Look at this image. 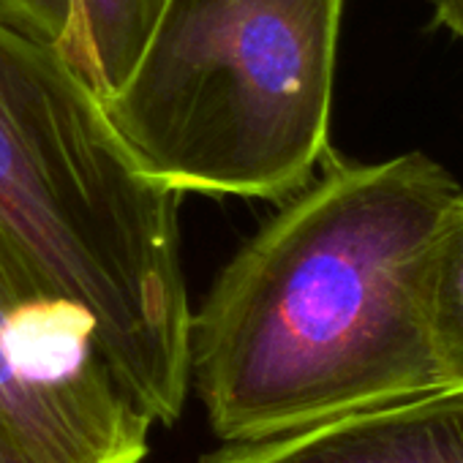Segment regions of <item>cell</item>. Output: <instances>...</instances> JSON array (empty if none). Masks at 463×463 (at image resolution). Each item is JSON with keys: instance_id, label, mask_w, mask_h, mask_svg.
Returning <instances> with one entry per match:
<instances>
[{"instance_id": "obj_7", "label": "cell", "mask_w": 463, "mask_h": 463, "mask_svg": "<svg viewBox=\"0 0 463 463\" xmlns=\"http://www.w3.org/2000/svg\"><path fill=\"white\" fill-rule=\"evenodd\" d=\"M425 319L447 387H463V191L444 210L425 251Z\"/></svg>"}, {"instance_id": "obj_8", "label": "cell", "mask_w": 463, "mask_h": 463, "mask_svg": "<svg viewBox=\"0 0 463 463\" xmlns=\"http://www.w3.org/2000/svg\"><path fill=\"white\" fill-rule=\"evenodd\" d=\"M436 25L463 42V0H436Z\"/></svg>"}, {"instance_id": "obj_3", "label": "cell", "mask_w": 463, "mask_h": 463, "mask_svg": "<svg viewBox=\"0 0 463 463\" xmlns=\"http://www.w3.org/2000/svg\"><path fill=\"white\" fill-rule=\"evenodd\" d=\"M344 0H164L104 112L175 194L289 199L330 153Z\"/></svg>"}, {"instance_id": "obj_5", "label": "cell", "mask_w": 463, "mask_h": 463, "mask_svg": "<svg viewBox=\"0 0 463 463\" xmlns=\"http://www.w3.org/2000/svg\"><path fill=\"white\" fill-rule=\"evenodd\" d=\"M199 463H463V387L357 409L257 441H221Z\"/></svg>"}, {"instance_id": "obj_2", "label": "cell", "mask_w": 463, "mask_h": 463, "mask_svg": "<svg viewBox=\"0 0 463 463\" xmlns=\"http://www.w3.org/2000/svg\"><path fill=\"white\" fill-rule=\"evenodd\" d=\"M177 207L180 194L134 164L101 96L0 25V238L93 317L109 368L166 428L191 387Z\"/></svg>"}, {"instance_id": "obj_4", "label": "cell", "mask_w": 463, "mask_h": 463, "mask_svg": "<svg viewBox=\"0 0 463 463\" xmlns=\"http://www.w3.org/2000/svg\"><path fill=\"white\" fill-rule=\"evenodd\" d=\"M153 425L93 317L0 238V463H142Z\"/></svg>"}, {"instance_id": "obj_1", "label": "cell", "mask_w": 463, "mask_h": 463, "mask_svg": "<svg viewBox=\"0 0 463 463\" xmlns=\"http://www.w3.org/2000/svg\"><path fill=\"white\" fill-rule=\"evenodd\" d=\"M191 317V387L221 441H257L444 390L425 251L460 194L422 153L325 156Z\"/></svg>"}, {"instance_id": "obj_6", "label": "cell", "mask_w": 463, "mask_h": 463, "mask_svg": "<svg viewBox=\"0 0 463 463\" xmlns=\"http://www.w3.org/2000/svg\"><path fill=\"white\" fill-rule=\"evenodd\" d=\"M164 0H0V25L61 55L101 99L123 85Z\"/></svg>"}]
</instances>
